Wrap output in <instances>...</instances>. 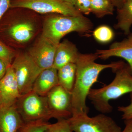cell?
Returning a JSON list of instances; mask_svg holds the SVG:
<instances>
[{"label": "cell", "instance_id": "6da1fadb", "mask_svg": "<svg viewBox=\"0 0 132 132\" xmlns=\"http://www.w3.org/2000/svg\"><path fill=\"white\" fill-rule=\"evenodd\" d=\"M98 59L96 53H79L76 64V75L74 86L71 93L72 115L88 114L89 109L86 100L93 85L98 80L101 72L107 69L112 70L118 68L124 63L123 61L114 62L109 64L95 62Z\"/></svg>", "mask_w": 132, "mask_h": 132}, {"label": "cell", "instance_id": "7a4b0ae2", "mask_svg": "<svg viewBox=\"0 0 132 132\" xmlns=\"http://www.w3.org/2000/svg\"><path fill=\"white\" fill-rule=\"evenodd\" d=\"M112 71L115 76L110 84L98 89L92 88L88 95L95 108L102 113L112 112L113 107L109 104L111 100L132 93V72L128 64L124 62Z\"/></svg>", "mask_w": 132, "mask_h": 132}, {"label": "cell", "instance_id": "3957f363", "mask_svg": "<svg viewBox=\"0 0 132 132\" xmlns=\"http://www.w3.org/2000/svg\"><path fill=\"white\" fill-rule=\"evenodd\" d=\"M93 27L91 20L84 15L70 16L57 14L45 21L42 35L59 44L62 38L72 32L89 35Z\"/></svg>", "mask_w": 132, "mask_h": 132}, {"label": "cell", "instance_id": "277c9868", "mask_svg": "<svg viewBox=\"0 0 132 132\" xmlns=\"http://www.w3.org/2000/svg\"><path fill=\"white\" fill-rule=\"evenodd\" d=\"M24 122L53 118L46 96H42L32 90L21 95L15 104Z\"/></svg>", "mask_w": 132, "mask_h": 132}, {"label": "cell", "instance_id": "5b68a950", "mask_svg": "<svg viewBox=\"0 0 132 132\" xmlns=\"http://www.w3.org/2000/svg\"><path fill=\"white\" fill-rule=\"evenodd\" d=\"M68 120L73 132H121L112 118L101 113L90 117L88 114L72 116Z\"/></svg>", "mask_w": 132, "mask_h": 132}, {"label": "cell", "instance_id": "8992f818", "mask_svg": "<svg viewBox=\"0 0 132 132\" xmlns=\"http://www.w3.org/2000/svg\"><path fill=\"white\" fill-rule=\"evenodd\" d=\"M11 66L21 95L32 91L35 81L42 70L36 64L28 53H22L16 55Z\"/></svg>", "mask_w": 132, "mask_h": 132}, {"label": "cell", "instance_id": "52a82bcc", "mask_svg": "<svg viewBox=\"0 0 132 132\" xmlns=\"http://www.w3.org/2000/svg\"><path fill=\"white\" fill-rule=\"evenodd\" d=\"M10 8H22L41 14L54 13L70 16L82 14L64 0H11Z\"/></svg>", "mask_w": 132, "mask_h": 132}, {"label": "cell", "instance_id": "ba28073f", "mask_svg": "<svg viewBox=\"0 0 132 132\" xmlns=\"http://www.w3.org/2000/svg\"><path fill=\"white\" fill-rule=\"evenodd\" d=\"M53 118L68 119L72 115V95L60 85L53 88L46 96Z\"/></svg>", "mask_w": 132, "mask_h": 132}, {"label": "cell", "instance_id": "9c48e42d", "mask_svg": "<svg viewBox=\"0 0 132 132\" xmlns=\"http://www.w3.org/2000/svg\"><path fill=\"white\" fill-rule=\"evenodd\" d=\"M58 45L42 35L28 53L37 65L43 70L53 67Z\"/></svg>", "mask_w": 132, "mask_h": 132}, {"label": "cell", "instance_id": "30bf717a", "mask_svg": "<svg viewBox=\"0 0 132 132\" xmlns=\"http://www.w3.org/2000/svg\"><path fill=\"white\" fill-rule=\"evenodd\" d=\"M21 95L13 69L10 65L0 80V98L3 106L15 105Z\"/></svg>", "mask_w": 132, "mask_h": 132}, {"label": "cell", "instance_id": "8fae6325", "mask_svg": "<svg viewBox=\"0 0 132 132\" xmlns=\"http://www.w3.org/2000/svg\"><path fill=\"white\" fill-rule=\"evenodd\" d=\"M123 40L113 43L108 49L97 50L98 59L106 60L111 57H120L127 62L132 72V32Z\"/></svg>", "mask_w": 132, "mask_h": 132}, {"label": "cell", "instance_id": "7c38bea8", "mask_svg": "<svg viewBox=\"0 0 132 132\" xmlns=\"http://www.w3.org/2000/svg\"><path fill=\"white\" fill-rule=\"evenodd\" d=\"M24 123L15 105L0 108V132H18Z\"/></svg>", "mask_w": 132, "mask_h": 132}, {"label": "cell", "instance_id": "4fadbf2b", "mask_svg": "<svg viewBox=\"0 0 132 132\" xmlns=\"http://www.w3.org/2000/svg\"><path fill=\"white\" fill-rule=\"evenodd\" d=\"M79 53L75 45L65 40L58 45L53 67L58 70L70 63L76 64Z\"/></svg>", "mask_w": 132, "mask_h": 132}, {"label": "cell", "instance_id": "5bb4252c", "mask_svg": "<svg viewBox=\"0 0 132 132\" xmlns=\"http://www.w3.org/2000/svg\"><path fill=\"white\" fill-rule=\"evenodd\" d=\"M57 72L58 70L53 67L42 70L35 81L32 91L40 96H46L59 85Z\"/></svg>", "mask_w": 132, "mask_h": 132}, {"label": "cell", "instance_id": "9a60e30c", "mask_svg": "<svg viewBox=\"0 0 132 132\" xmlns=\"http://www.w3.org/2000/svg\"><path fill=\"white\" fill-rule=\"evenodd\" d=\"M117 22L114 27L128 35L132 26V2H125L121 7L117 9Z\"/></svg>", "mask_w": 132, "mask_h": 132}, {"label": "cell", "instance_id": "2e32d148", "mask_svg": "<svg viewBox=\"0 0 132 132\" xmlns=\"http://www.w3.org/2000/svg\"><path fill=\"white\" fill-rule=\"evenodd\" d=\"M34 32V25L29 22H20L12 26L9 30L10 36L20 43H24L30 40Z\"/></svg>", "mask_w": 132, "mask_h": 132}, {"label": "cell", "instance_id": "e0dca14e", "mask_svg": "<svg viewBox=\"0 0 132 132\" xmlns=\"http://www.w3.org/2000/svg\"><path fill=\"white\" fill-rule=\"evenodd\" d=\"M76 71V64L70 63L59 69L57 72L59 85L71 93L75 82Z\"/></svg>", "mask_w": 132, "mask_h": 132}, {"label": "cell", "instance_id": "ac0fdd59", "mask_svg": "<svg viewBox=\"0 0 132 132\" xmlns=\"http://www.w3.org/2000/svg\"><path fill=\"white\" fill-rule=\"evenodd\" d=\"M91 12L97 18H101L113 14L112 0H91Z\"/></svg>", "mask_w": 132, "mask_h": 132}, {"label": "cell", "instance_id": "d6986e66", "mask_svg": "<svg viewBox=\"0 0 132 132\" xmlns=\"http://www.w3.org/2000/svg\"><path fill=\"white\" fill-rule=\"evenodd\" d=\"M92 35L98 42L106 43L110 42L114 37L113 30L106 25L99 26L93 31Z\"/></svg>", "mask_w": 132, "mask_h": 132}, {"label": "cell", "instance_id": "ffe728a7", "mask_svg": "<svg viewBox=\"0 0 132 132\" xmlns=\"http://www.w3.org/2000/svg\"><path fill=\"white\" fill-rule=\"evenodd\" d=\"M49 123L43 120L24 122L18 132H45Z\"/></svg>", "mask_w": 132, "mask_h": 132}, {"label": "cell", "instance_id": "44dd1931", "mask_svg": "<svg viewBox=\"0 0 132 132\" xmlns=\"http://www.w3.org/2000/svg\"><path fill=\"white\" fill-rule=\"evenodd\" d=\"M45 132H73L67 119L58 120L56 123H49Z\"/></svg>", "mask_w": 132, "mask_h": 132}, {"label": "cell", "instance_id": "7402d4cb", "mask_svg": "<svg viewBox=\"0 0 132 132\" xmlns=\"http://www.w3.org/2000/svg\"><path fill=\"white\" fill-rule=\"evenodd\" d=\"M14 57V52L0 41V59L5 61L9 66H10Z\"/></svg>", "mask_w": 132, "mask_h": 132}, {"label": "cell", "instance_id": "603a6c76", "mask_svg": "<svg viewBox=\"0 0 132 132\" xmlns=\"http://www.w3.org/2000/svg\"><path fill=\"white\" fill-rule=\"evenodd\" d=\"M75 7L83 15H89L91 12V0H76Z\"/></svg>", "mask_w": 132, "mask_h": 132}, {"label": "cell", "instance_id": "cb8c5ba5", "mask_svg": "<svg viewBox=\"0 0 132 132\" xmlns=\"http://www.w3.org/2000/svg\"><path fill=\"white\" fill-rule=\"evenodd\" d=\"M130 95V103L126 106H120L118 108V111L122 113V119L125 120L132 118V93Z\"/></svg>", "mask_w": 132, "mask_h": 132}, {"label": "cell", "instance_id": "d4e9b609", "mask_svg": "<svg viewBox=\"0 0 132 132\" xmlns=\"http://www.w3.org/2000/svg\"><path fill=\"white\" fill-rule=\"evenodd\" d=\"M11 0H0V20L6 12L10 8Z\"/></svg>", "mask_w": 132, "mask_h": 132}, {"label": "cell", "instance_id": "484cf974", "mask_svg": "<svg viewBox=\"0 0 132 132\" xmlns=\"http://www.w3.org/2000/svg\"><path fill=\"white\" fill-rule=\"evenodd\" d=\"M9 66H9L5 61L0 59V80L5 75Z\"/></svg>", "mask_w": 132, "mask_h": 132}, {"label": "cell", "instance_id": "4316f807", "mask_svg": "<svg viewBox=\"0 0 132 132\" xmlns=\"http://www.w3.org/2000/svg\"><path fill=\"white\" fill-rule=\"evenodd\" d=\"M124 120L125 127L121 132H132V118Z\"/></svg>", "mask_w": 132, "mask_h": 132}, {"label": "cell", "instance_id": "83f0119b", "mask_svg": "<svg viewBox=\"0 0 132 132\" xmlns=\"http://www.w3.org/2000/svg\"><path fill=\"white\" fill-rule=\"evenodd\" d=\"M114 6L116 8L121 7L125 2V0H112Z\"/></svg>", "mask_w": 132, "mask_h": 132}, {"label": "cell", "instance_id": "f1b7e54d", "mask_svg": "<svg viewBox=\"0 0 132 132\" xmlns=\"http://www.w3.org/2000/svg\"><path fill=\"white\" fill-rule=\"evenodd\" d=\"M64 1L66 2H68L69 3L72 4L74 6L76 0H64Z\"/></svg>", "mask_w": 132, "mask_h": 132}, {"label": "cell", "instance_id": "f546056e", "mask_svg": "<svg viewBox=\"0 0 132 132\" xmlns=\"http://www.w3.org/2000/svg\"><path fill=\"white\" fill-rule=\"evenodd\" d=\"M2 106H3L2 102L1 100V98H0V108Z\"/></svg>", "mask_w": 132, "mask_h": 132}, {"label": "cell", "instance_id": "4dcf8cb0", "mask_svg": "<svg viewBox=\"0 0 132 132\" xmlns=\"http://www.w3.org/2000/svg\"><path fill=\"white\" fill-rule=\"evenodd\" d=\"M132 2V0H125V2Z\"/></svg>", "mask_w": 132, "mask_h": 132}]
</instances>
